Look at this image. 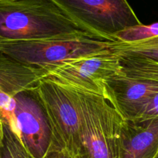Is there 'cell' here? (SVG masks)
<instances>
[{
  "mask_svg": "<svg viewBox=\"0 0 158 158\" xmlns=\"http://www.w3.org/2000/svg\"><path fill=\"white\" fill-rule=\"evenodd\" d=\"M77 32L88 31L53 0H0V45Z\"/></svg>",
  "mask_w": 158,
  "mask_h": 158,
  "instance_id": "1",
  "label": "cell"
},
{
  "mask_svg": "<svg viewBox=\"0 0 158 158\" xmlns=\"http://www.w3.org/2000/svg\"><path fill=\"white\" fill-rule=\"evenodd\" d=\"M115 43L90 32H77L3 43L0 45V52L46 73L64 62L111 49Z\"/></svg>",
  "mask_w": 158,
  "mask_h": 158,
  "instance_id": "2",
  "label": "cell"
},
{
  "mask_svg": "<svg viewBox=\"0 0 158 158\" xmlns=\"http://www.w3.org/2000/svg\"><path fill=\"white\" fill-rule=\"evenodd\" d=\"M77 92L80 115V145L77 158H120L124 117L110 93L100 96Z\"/></svg>",
  "mask_w": 158,
  "mask_h": 158,
  "instance_id": "3",
  "label": "cell"
},
{
  "mask_svg": "<svg viewBox=\"0 0 158 158\" xmlns=\"http://www.w3.org/2000/svg\"><path fill=\"white\" fill-rule=\"evenodd\" d=\"M46 116L52 151H63L77 158L80 145V115L76 89L44 77L32 91Z\"/></svg>",
  "mask_w": 158,
  "mask_h": 158,
  "instance_id": "4",
  "label": "cell"
},
{
  "mask_svg": "<svg viewBox=\"0 0 158 158\" xmlns=\"http://www.w3.org/2000/svg\"><path fill=\"white\" fill-rule=\"evenodd\" d=\"M122 73L120 54L113 47L64 62L46 72V77L80 92L106 96L108 83Z\"/></svg>",
  "mask_w": 158,
  "mask_h": 158,
  "instance_id": "5",
  "label": "cell"
},
{
  "mask_svg": "<svg viewBox=\"0 0 158 158\" xmlns=\"http://www.w3.org/2000/svg\"><path fill=\"white\" fill-rule=\"evenodd\" d=\"M86 31L116 41L117 32L141 24L127 0H53Z\"/></svg>",
  "mask_w": 158,
  "mask_h": 158,
  "instance_id": "6",
  "label": "cell"
},
{
  "mask_svg": "<svg viewBox=\"0 0 158 158\" xmlns=\"http://www.w3.org/2000/svg\"><path fill=\"white\" fill-rule=\"evenodd\" d=\"M45 77L43 69L23 64L0 52V120L20 142L15 97L21 93L32 92Z\"/></svg>",
  "mask_w": 158,
  "mask_h": 158,
  "instance_id": "7",
  "label": "cell"
},
{
  "mask_svg": "<svg viewBox=\"0 0 158 158\" xmlns=\"http://www.w3.org/2000/svg\"><path fill=\"white\" fill-rule=\"evenodd\" d=\"M21 143L32 158H45L52 151L50 127L41 104L32 92L15 97Z\"/></svg>",
  "mask_w": 158,
  "mask_h": 158,
  "instance_id": "8",
  "label": "cell"
},
{
  "mask_svg": "<svg viewBox=\"0 0 158 158\" xmlns=\"http://www.w3.org/2000/svg\"><path fill=\"white\" fill-rule=\"evenodd\" d=\"M108 90L124 119L134 120L143 104L158 93V83L123 73L108 83Z\"/></svg>",
  "mask_w": 158,
  "mask_h": 158,
  "instance_id": "9",
  "label": "cell"
},
{
  "mask_svg": "<svg viewBox=\"0 0 158 158\" xmlns=\"http://www.w3.org/2000/svg\"><path fill=\"white\" fill-rule=\"evenodd\" d=\"M157 154L158 119H124L120 133V158H154Z\"/></svg>",
  "mask_w": 158,
  "mask_h": 158,
  "instance_id": "10",
  "label": "cell"
},
{
  "mask_svg": "<svg viewBox=\"0 0 158 158\" xmlns=\"http://www.w3.org/2000/svg\"><path fill=\"white\" fill-rule=\"evenodd\" d=\"M114 49L120 54L123 73L158 83V61L138 54Z\"/></svg>",
  "mask_w": 158,
  "mask_h": 158,
  "instance_id": "11",
  "label": "cell"
},
{
  "mask_svg": "<svg viewBox=\"0 0 158 158\" xmlns=\"http://www.w3.org/2000/svg\"><path fill=\"white\" fill-rule=\"evenodd\" d=\"M158 36V23L150 25L140 24L126 28L114 35L117 42L132 43L144 41Z\"/></svg>",
  "mask_w": 158,
  "mask_h": 158,
  "instance_id": "12",
  "label": "cell"
},
{
  "mask_svg": "<svg viewBox=\"0 0 158 158\" xmlns=\"http://www.w3.org/2000/svg\"><path fill=\"white\" fill-rule=\"evenodd\" d=\"M114 48L119 50L143 56L158 61V36L137 43H122L116 42Z\"/></svg>",
  "mask_w": 158,
  "mask_h": 158,
  "instance_id": "13",
  "label": "cell"
},
{
  "mask_svg": "<svg viewBox=\"0 0 158 158\" xmlns=\"http://www.w3.org/2000/svg\"><path fill=\"white\" fill-rule=\"evenodd\" d=\"M1 158H32L7 125L4 124V137Z\"/></svg>",
  "mask_w": 158,
  "mask_h": 158,
  "instance_id": "14",
  "label": "cell"
},
{
  "mask_svg": "<svg viewBox=\"0 0 158 158\" xmlns=\"http://www.w3.org/2000/svg\"><path fill=\"white\" fill-rule=\"evenodd\" d=\"M153 119H158V93L151 97L143 104L134 120H145Z\"/></svg>",
  "mask_w": 158,
  "mask_h": 158,
  "instance_id": "15",
  "label": "cell"
},
{
  "mask_svg": "<svg viewBox=\"0 0 158 158\" xmlns=\"http://www.w3.org/2000/svg\"><path fill=\"white\" fill-rule=\"evenodd\" d=\"M45 158H73L63 151H52Z\"/></svg>",
  "mask_w": 158,
  "mask_h": 158,
  "instance_id": "16",
  "label": "cell"
},
{
  "mask_svg": "<svg viewBox=\"0 0 158 158\" xmlns=\"http://www.w3.org/2000/svg\"><path fill=\"white\" fill-rule=\"evenodd\" d=\"M4 137V123L0 120V158H1V148Z\"/></svg>",
  "mask_w": 158,
  "mask_h": 158,
  "instance_id": "17",
  "label": "cell"
},
{
  "mask_svg": "<svg viewBox=\"0 0 158 158\" xmlns=\"http://www.w3.org/2000/svg\"><path fill=\"white\" fill-rule=\"evenodd\" d=\"M154 158H158V154H157V156H156V157H154Z\"/></svg>",
  "mask_w": 158,
  "mask_h": 158,
  "instance_id": "18",
  "label": "cell"
}]
</instances>
